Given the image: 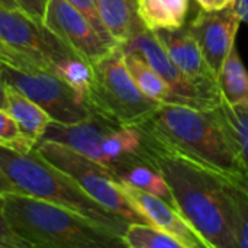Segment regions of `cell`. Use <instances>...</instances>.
I'll use <instances>...</instances> for the list:
<instances>
[{"mask_svg":"<svg viewBox=\"0 0 248 248\" xmlns=\"http://www.w3.org/2000/svg\"><path fill=\"white\" fill-rule=\"evenodd\" d=\"M140 129L142 145L138 157L163 174L179 212L203 238L208 248H237L224 179L169 148L142 128Z\"/></svg>","mask_w":248,"mask_h":248,"instance_id":"1","label":"cell"},{"mask_svg":"<svg viewBox=\"0 0 248 248\" xmlns=\"http://www.w3.org/2000/svg\"><path fill=\"white\" fill-rule=\"evenodd\" d=\"M137 126L222 179L248 187L238 147L218 108L203 110L187 105H160Z\"/></svg>","mask_w":248,"mask_h":248,"instance_id":"2","label":"cell"},{"mask_svg":"<svg viewBox=\"0 0 248 248\" xmlns=\"http://www.w3.org/2000/svg\"><path fill=\"white\" fill-rule=\"evenodd\" d=\"M3 205L12 230L32 247H125L121 237L55 203L10 192L3 195Z\"/></svg>","mask_w":248,"mask_h":248,"instance_id":"3","label":"cell"},{"mask_svg":"<svg viewBox=\"0 0 248 248\" xmlns=\"http://www.w3.org/2000/svg\"><path fill=\"white\" fill-rule=\"evenodd\" d=\"M0 167L17 192L67 208L121 238L131 224L90 198L68 174L46 161L35 148L22 153L0 145Z\"/></svg>","mask_w":248,"mask_h":248,"instance_id":"4","label":"cell"},{"mask_svg":"<svg viewBox=\"0 0 248 248\" xmlns=\"http://www.w3.org/2000/svg\"><path fill=\"white\" fill-rule=\"evenodd\" d=\"M94 78L87 105L93 113L118 125H141L160 106L145 97L132 80L121 46L93 64Z\"/></svg>","mask_w":248,"mask_h":248,"instance_id":"5","label":"cell"},{"mask_svg":"<svg viewBox=\"0 0 248 248\" xmlns=\"http://www.w3.org/2000/svg\"><path fill=\"white\" fill-rule=\"evenodd\" d=\"M35 150L57 169L68 174L90 198L128 222L148 224L121 190L115 174L83 154L52 141H39Z\"/></svg>","mask_w":248,"mask_h":248,"instance_id":"6","label":"cell"},{"mask_svg":"<svg viewBox=\"0 0 248 248\" xmlns=\"http://www.w3.org/2000/svg\"><path fill=\"white\" fill-rule=\"evenodd\" d=\"M0 78L41 106L51 121L78 124L94 115L54 71L39 67L16 68L0 62Z\"/></svg>","mask_w":248,"mask_h":248,"instance_id":"7","label":"cell"},{"mask_svg":"<svg viewBox=\"0 0 248 248\" xmlns=\"http://www.w3.org/2000/svg\"><path fill=\"white\" fill-rule=\"evenodd\" d=\"M0 41L49 71L57 60L74 54L44 23L20 9L0 6Z\"/></svg>","mask_w":248,"mask_h":248,"instance_id":"8","label":"cell"},{"mask_svg":"<svg viewBox=\"0 0 248 248\" xmlns=\"http://www.w3.org/2000/svg\"><path fill=\"white\" fill-rule=\"evenodd\" d=\"M121 48L122 51L138 52L164 78V81L185 102V105L211 110L217 109L222 103L219 90H211L195 83L171 61L153 31L144 29L132 39L121 45Z\"/></svg>","mask_w":248,"mask_h":248,"instance_id":"9","label":"cell"},{"mask_svg":"<svg viewBox=\"0 0 248 248\" xmlns=\"http://www.w3.org/2000/svg\"><path fill=\"white\" fill-rule=\"evenodd\" d=\"M42 23L67 48L90 64L119 46L105 41L87 17L67 0H48Z\"/></svg>","mask_w":248,"mask_h":248,"instance_id":"10","label":"cell"},{"mask_svg":"<svg viewBox=\"0 0 248 248\" xmlns=\"http://www.w3.org/2000/svg\"><path fill=\"white\" fill-rule=\"evenodd\" d=\"M241 23L234 3L225 9L206 12L199 7L196 15L187 19L186 25L196 38L209 67L218 76L224 60L235 44Z\"/></svg>","mask_w":248,"mask_h":248,"instance_id":"11","label":"cell"},{"mask_svg":"<svg viewBox=\"0 0 248 248\" xmlns=\"http://www.w3.org/2000/svg\"><path fill=\"white\" fill-rule=\"evenodd\" d=\"M118 183L132 206L145 218L150 225L176 238L183 248H208L203 238L174 206L119 179Z\"/></svg>","mask_w":248,"mask_h":248,"instance_id":"12","label":"cell"},{"mask_svg":"<svg viewBox=\"0 0 248 248\" xmlns=\"http://www.w3.org/2000/svg\"><path fill=\"white\" fill-rule=\"evenodd\" d=\"M116 126L119 125L96 113L87 121L78 124L51 121L41 141L62 144L108 169L106 157L103 154V142Z\"/></svg>","mask_w":248,"mask_h":248,"instance_id":"13","label":"cell"},{"mask_svg":"<svg viewBox=\"0 0 248 248\" xmlns=\"http://www.w3.org/2000/svg\"><path fill=\"white\" fill-rule=\"evenodd\" d=\"M153 32L171 61L190 80L201 84L202 87L219 90L218 76L209 67L196 38L187 25H183L179 29H158Z\"/></svg>","mask_w":248,"mask_h":248,"instance_id":"14","label":"cell"},{"mask_svg":"<svg viewBox=\"0 0 248 248\" xmlns=\"http://www.w3.org/2000/svg\"><path fill=\"white\" fill-rule=\"evenodd\" d=\"M96 3L106 31L119 46L147 29L140 16L138 0H96Z\"/></svg>","mask_w":248,"mask_h":248,"instance_id":"15","label":"cell"},{"mask_svg":"<svg viewBox=\"0 0 248 248\" xmlns=\"http://www.w3.org/2000/svg\"><path fill=\"white\" fill-rule=\"evenodd\" d=\"M4 86L7 112L16 121L22 137L35 148V145L42 140L44 132L51 122V118L41 106H38L23 93L9 84Z\"/></svg>","mask_w":248,"mask_h":248,"instance_id":"16","label":"cell"},{"mask_svg":"<svg viewBox=\"0 0 248 248\" xmlns=\"http://www.w3.org/2000/svg\"><path fill=\"white\" fill-rule=\"evenodd\" d=\"M112 173L115 174L116 179L134 187H138L147 193H151L177 209V203L174 201L173 192L169 183L166 182V179L163 177V174L157 169L141 160L138 155L116 164L112 169Z\"/></svg>","mask_w":248,"mask_h":248,"instance_id":"17","label":"cell"},{"mask_svg":"<svg viewBox=\"0 0 248 248\" xmlns=\"http://www.w3.org/2000/svg\"><path fill=\"white\" fill-rule=\"evenodd\" d=\"M126 68L141 93L160 105H185L164 78L135 51H124Z\"/></svg>","mask_w":248,"mask_h":248,"instance_id":"18","label":"cell"},{"mask_svg":"<svg viewBox=\"0 0 248 248\" xmlns=\"http://www.w3.org/2000/svg\"><path fill=\"white\" fill-rule=\"evenodd\" d=\"M218 86L222 102L237 110L248 112V71L235 44L218 73Z\"/></svg>","mask_w":248,"mask_h":248,"instance_id":"19","label":"cell"},{"mask_svg":"<svg viewBox=\"0 0 248 248\" xmlns=\"http://www.w3.org/2000/svg\"><path fill=\"white\" fill-rule=\"evenodd\" d=\"M140 16L150 31L179 29L186 25L190 0H138Z\"/></svg>","mask_w":248,"mask_h":248,"instance_id":"20","label":"cell"},{"mask_svg":"<svg viewBox=\"0 0 248 248\" xmlns=\"http://www.w3.org/2000/svg\"><path fill=\"white\" fill-rule=\"evenodd\" d=\"M52 71L68 84L80 102L87 105V97L92 92L94 78L93 64L77 54H68L52 64Z\"/></svg>","mask_w":248,"mask_h":248,"instance_id":"21","label":"cell"},{"mask_svg":"<svg viewBox=\"0 0 248 248\" xmlns=\"http://www.w3.org/2000/svg\"><path fill=\"white\" fill-rule=\"evenodd\" d=\"M142 145V132L134 125L116 126L103 142V154L106 157L108 169H112L129 158L138 155Z\"/></svg>","mask_w":248,"mask_h":248,"instance_id":"22","label":"cell"},{"mask_svg":"<svg viewBox=\"0 0 248 248\" xmlns=\"http://www.w3.org/2000/svg\"><path fill=\"white\" fill-rule=\"evenodd\" d=\"M122 241L129 248H183L167 232L141 222H131L122 235Z\"/></svg>","mask_w":248,"mask_h":248,"instance_id":"23","label":"cell"},{"mask_svg":"<svg viewBox=\"0 0 248 248\" xmlns=\"http://www.w3.org/2000/svg\"><path fill=\"white\" fill-rule=\"evenodd\" d=\"M224 190L231 205L237 248H248V187L224 179Z\"/></svg>","mask_w":248,"mask_h":248,"instance_id":"24","label":"cell"},{"mask_svg":"<svg viewBox=\"0 0 248 248\" xmlns=\"http://www.w3.org/2000/svg\"><path fill=\"white\" fill-rule=\"evenodd\" d=\"M218 110L238 147L241 160L248 174V112L237 110L228 106L225 102L218 106Z\"/></svg>","mask_w":248,"mask_h":248,"instance_id":"25","label":"cell"},{"mask_svg":"<svg viewBox=\"0 0 248 248\" xmlns=\"http://www.w3.org/2000/svg\"><path fill=\"white\" fill-rule=\"evenodd\" d=\"M0 145L10 147L22 153L33 150V147L22 137L16 121L4 109H0Z\"/></svg>","mask_w":248,"mask_h":248,"instance_id":"26","label":"cell"},{"mask_svg":"<svg viewBox=\"0 0 248 248\" xmlns=\"http://www.w3.org/2000/svg\"><path fill=\"white\" fill-rule=\"evenodd\" d=\"M67 1H68L71 6H74L81 15H84V16L87 17V20L93 25V28L100 33V36H102L105 41L118 45V44L113 41V38L109 35V32L106 31V28H105V25H103V22H102V19H100V15H99V10H97V3H96V0H67Z\"/></svg>","mask_w":248,"mask_h":248,"instance_id":"27","label":"cell"},{"mask_svg":"<svg viewBox=\"0 0 248 248\" xmlns=\"http://www.w3.org/2000/svg\"><path fill=\"white\" fill-rule=\"evenodd\" d=\"M32 246L20 238L9 225L4 215L3 195H0V248H31Z\"/></svg>","mask_w":248,"mask_h":248,"instance_id":"28","label":"cell"},{"mask_svg":"<svg viewBox=\"0 0 248 248\" xmlns=\"http://www.w3.org/2000/svg\"><path fill=\"white\" fill-rule=\"evenodd\" d=\"M16 1L20 10H23L31 17H33L36 22L42 23L48 0H16Z\"/></svg>","mask_w":248,"mask_h":248,"instance_id":"29","label":"cell"},{"mask_svg":"<svg viewBox=\"0 0 248 248\" xmlns=\"http://www.w3.org/2000/svg\"><path fill=\"white\" fill-rule=\"evenodd\" d=\"M198 6L206 12H214V10H221L234 3V0H195Z\"/></svg>","mask_w":248,"mask_h":248,"instance_id":"30","label":"cell"},{"mask_svg":"<svg viewBox=\"0 0 248 248\" xmlns=\"http://www.w3.org/2000/svg\"><path fill=\"white\" fill-rule=\"evenodd\" d=\"M10 192H17V190L13 186V183L9 180V177L6 176V173L3 171V169L0 167V195L10 193Z\"/></svg>","mask_w":248,"mask_h":248,"instance_id":"31","label":"cell"},{"mask_svg":"<svg viewBox=\"0 0 248 248\" xmlns=\"http://www.w3.org/2000/svg\"><path fill=\"white\" fill-rule=\"evenodd\" d=\"M234 7L241 17V22L248 25V0H234Z\"/></svg>","mask_w":248,"mask_h":248,"instance_id":"32","label":"cell"},{"mask_svg":"<svg viewBox=\"0 0 248 248\" xmlns=\"http://www.w3.org/2000/svg\"><path fill=\"white\" fill-rule=\"evenodd\" d=\"M0 109L7 110V99H6V86L0 78Z\"/></svg>","mask_w":248,"mask_h":248,"instance_id":"33","label":"cell"},{"mask_svg":"<svg viewBox=\"0 0 248 248\" xmlns=\"http://www.w3.org/2000/svg\"><path fill=\"white\" fill-rule=\"evenodd\" d=\"M0 6L7 9H20L16 0H0Z\"/></svg>","mask_w":248,"mask_h":248,"instance_id":"34","label":"cell"}]
</instances>
